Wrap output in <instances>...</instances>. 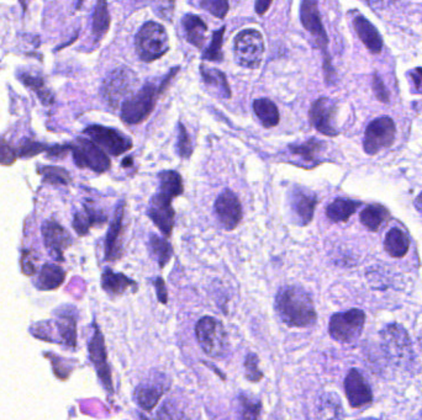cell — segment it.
Here are the masks:
<instances>
[{
	"label": "cell",
	"instance_id": "obj_23",
	"mask_svg": "<svg viewBox=\"0 0 422 420\" xmlns=\"http://www.w3.org/2000/svg\"><path fill=\"white\" fill-rule=\"evenodd\" d=\"M101 288L111 296H120L128 288L137 290V283L124 274H117L110 269H106L101 275Z\"/></svg>",
	"mask_w": 422,
	"mask_h": 420
},
{
	"label": "cell",
	"instance_id": "obj_33",
	"mask_svg": "<svg viewBox=\"0 0 422 420\" xmlns=\"http://www.w3.org/2000/svg\"><path fill=\"white\" fill-rule=\"evenodd\" d=\"M65 280V271L60 266L46 264L40 271L39 288L41 290L57 288Z\"/></svg>",
	"mask_w": 422,
	"mask_h": 420
},
{
	"label": "cell",
	"instance_id": "obj_39",
	"mask_svg": "<svg viewBox=\"0 0 422 420\" xmlns=\"http://www.w3.org/2000/svg\"><path fill=\"white\" fill-rule=\"evenodd\" d=\"M178 153L182 158H189L193 153V144L187 130L184 128L183 123H178Z\"/></svg>",
	"mask_w": 422,
	"mask_h": 420
},
{
	"label": "cell",
	"instance_id": "obj_13",
	"mask_svg": "<svg viewBox=\"0 0 422 420\" xmlns=\"http://www.w3.org/2000/svg\"><path fill=\"white\" fill-rule=\"evenodd\" d=\"M168 387L169 382L166 376L163 374H155L149 380L140 383L133 392V399L142 410L150 412L160 402Z\"/></svg>",
	"mask_w": 422,
	"mask_h": 420
},
{
	"label": "cell",
	"instance_id": "obj_30",
	"mask_svg": "<svg viewBox=\"0 0 422 420\" xmlns=\"http://www.w3.org/2000/svg\"><path fill=\"white\" fill-rule=\"evenodd\" d=\"M106 216L104 213H101L99 211H95L92 207H85L84 212H79L74 217V221H73V227L76 229V232L81 236L87 234L89 231V228L94 225H101V223H106Z\"/></svg>",
	"mask_w": 422,
	"mask_h": 420
},
{
	"label": "cell",
	"instance_id": "obj_24",
	"mask_svg": "<svg viewBox=\"0 0 422 420\" xmlns=\"http://www.w3.org/2000/svg\"><path fill=\"white\" fill-rule=\"evenodd\" d=\"M182 25L189 44L201 50L205 42V35L208 31V26L204 20L198 15L187 14L182 20Z\"/></svg>",
	"mask_w": 422,
	"mask_h": 420
},
{
	"label": "cell",
	"instance_id": "obj_50",
	"mask_svg": "<svg viewBox=\"0 0 422 420\" xmlns=\"http://www.w3.org/2000/svg\"><path fill=\"white\" fill-rule=\"evenodd\" d=\"M272 6V1H263V0H258L255 1V12L258 15H264L266 11L268 10V8Z\"/></svg>",
	"mask_w": 422,
	"mask_h": 420
},
{
	"label": "cell",
	"instance_id": "obj_35",
	"mask_svg": "<svg viewBox=\"0 0 422 420\" xmlns=\"http://www.w3.org/2000/svg\"><path fill=\"white\" fill-rule=\"evenodd\" d=\"M110 26V15L108 11V4L106 1H99L95 8L93 17V35L95 40H100L109 30Z\"/></svg>",
	"mask_w": 422,
	"mask_h": 420
},
{
	"label": "cell",
	"instance_id": "obj_45",
	"mask_svg": "<svg viewBox=\"0 0 422 420\" xmlns=\"http://www.w3.org/2000/svg\"><path fill=\"white\" fill-rule=\"evenodd\" d=\"M373 88H374V93L377 95L378 99L380 100V101L388 103V91H387V89H385V85H384L383 82H382V79L378 77V76H374V79H373Z\"/></svg>",
	"mask_w": 422,
	"mask_h": 420
},
{
	"label": "cell",
	"instance_id": "obj_20",
	"mask_svg": "<svg viewBox=\"0 0 422 420\" xmlns=\"http://www.w3.org/2000/svg\"><path fill=\"white\" fill-rule=\"evenodd\" d=\"M344 391L351 407L353 408H361L372 402V390L364 376L355 369H352L346 376Z\"/></svg>",
	"mask_w": 422,
	"mask_h": 420
},
{
	"label": "cell",
	"instance_id": "obj_2",
	"mask_svg": "<svg viewBox=\"0 0 422 420\" xmlns=\"http://www.w3.org/2000/svg\"><path fill=\"white\" fill-rule=\"evenodd\" d=\"M179 68H173V71L164 78L160 87L155 84L147 83L144 88L140 89L136 94L124 101L121 105V120L128 125H139L146 121L152 111L155 109V103L160 94H162L164 85L172 79Z\"/></svg>",
	"mask_w": 422,
	"mask_h": 420
},
{
	"label": "cell",
	"instance_id": "obj_4",
	"mask_svg": "<svg viewBox=\"0 0 422 420\" xmlns=\"http://www.w3.org/2000/svg\"><path fill=\"white\" fill-rule=\"evenodd\" d=\"M195 337L201 350L210 358H222L228 353V332L221 322L205 315L195 326Z\"/></svg>",
	"mask_w": 422,
	"mask_h": 420
},
{
	"label": "cell",
	"instance_id": "obj_48",
	"mask_svg": "<svg viewBox=\"0 0 422 420\" xmlns=\"http://www.w3.org/2000/svg\"><path fill=\"white\" fill-rule=\"evenodd\" d=\"M22 264L24 272H25V274H28V275H33V272H35V265H33V258H31L30 252H24Z\"/></svg>",
	"mask_w": 422,
	"mask_h": 420
},
{
	"label": "cell",
	"instance_id": "obj_44",
	"mask_svg": "<svg viewBox=\"0 0 422 420\" xmlns=\"http://www.w3.org/2000/svg\"><path fill=\"white\" fill-rule=\"evenodd\" d=\"M46 150V146L44 144L33 142V141H26L25 143L20 147V153L22 157H33V155H39L41 152Z\"/></svg>",
	"mask_w": 422,
	"mask_h": 420
},
{
	"label": "cell",
	"instance_id": "obj_47",
	"mask_svg": "<svg viewBox=\"0 0 422 420\" xmlns=\"http://www.w3.org/2000/svg\"><path fill=\"white\" fill-rule=\"evenodd\" d=\"M155 288L157 290V297L161 304H166L168 302V292H167L166 283L162 277H157L155 282Z\"/></svg>",
	"mask_w": 422,
	"mask_h": 420
},
{
	"label": "cell",
	"instance_id": "obj_10",
	"mask_svg": "<svg viewBox=\"0 0 422 420\" xmlns=\"http://www.w3.org/2000/svg\"><path fill=\"white\" fill-rule=\"evenodd\" d=\"M84 133L90 137L99 148L106 150L109 155L117 157L133 148V141L115 128H104L99 125L88 126Z\"/></svg>",
	"mask_w": 422,
	"mask_h": 420
},
{
	"label": "cell",
	"instance_id": "obj_49",
	"mask_svg": "<svg viewBox=\"0 0 422 420\" xmlns=\"http://www.w3.org/2000/svg\"><path fill=\"white\" fill-rule=\"evenodd\" d=\"M412 80H414V84H415V87H416L417 93H421L422 94V68H416L415 69V72L412 73Z\"/></svg>",
	"mask_w": 422,
	"mask_h": 420
},
{
	"label": "cell",
	"instance_id": "obj_28",
	"mask_svg": "<svg viewBox=\"0 0 422 420\" xmlns=\"http://www.w3.org/2000/svg\"><path fill=\"white\" fill-rule=\"evenodd\" d=\"M200 74H201V78H203V80L206 85H209L211 88H217V90H219V93L225 99L231 98L233 93H231L230 85H228V79L221 71H219L217 68H209L205 64H201L200 66Z\"/></svg>",
	"mask_w": 422,
	"mask_h": 420
},
{
	"label": "cell",
	"instance_id": "obj_9",
	"mask_svg": "<svg viewBox=\"0 0 422 420\" xmlns=\"http://www.w3.org/2000/svg\"><path fill=\"white\" fill-rule=\"evenodd\" d=\"M69 150H72L73 158L79 168H89L99 174L110 168V159L106 152L90 139H78L74 143L69 144Z\"/></svg>",
	"mask_w": 422,
	"mask_h": 420
},
{
	"label": "cell",
	"instance_id": "obj_6",
	"mask_svg": "<svg viewBox=\"0 0 422 420\" xmlns=\"http://www.w3.org/2000/svg\"><path fill=\"white\" fill-rule=\"evenodd\" d=\"M366 323V315L361 310H346L335 313L328 323V333L339 343H351L362 334Z\"/></svg>",
	"mask_w": 422,
	"mask_h": 420
},
{
	"label": "cell",
	"instance_id": "obj_52",
	"mask_svg": "<svg viewBox=\"0 0 422 420\" xmlns=\"http://www.w3.org/2000/svg\"><path fill=\"white\" fill-rule=\"evenodd\" d=\"M419 344H420V347H421L422 349V331L421 334H420V337H419Z\"/></svg>",
	"mask_w": 422,
	"mask_h": 420
},
{
	"label": "cell",
	"instance_id": "obj_36",
	"mask_svg": "<svg viewBox=\"0 0 422 420\" xmlns=\"http://www.w3.org/2000/svg\"><path fill=\"white\" fill-rule=\"evenodd\" d=\"M262 405L258 401L248 396L241 394L239 399V420H258L261 414Z\"/></svg>",
	"mask_w": 422,
	"mask_h": 420
},
{
	"label": "cell",
	"instance_id": "obj_5",
	"mask_svg": "<svg viewBox=\"0 0 422 420\" xmlns=\"http://www.w3.org/2000/svg\"><path fill=\"white\" fill-rule=\"evenodd\" d=\"M264 55L263 36L255 28H246L235 37V57L239 66L255 69Z\"/></svg>",
	"mask_w": 422,
	"mask_h": 420
},
{
	"label": "cell",
	"instance_id": "obj_34",
	"mask_svg": "<svg viewBox=\"0 0 422 420\" xmlns=\"http://www.w3.org/2000/svg\"><path fill=\"white\" fill-rule=\"evenodd\" d=\"M150 249L151 253L158 261L160 268H164L172 258V245L168 243L166 238H161L155 236V234H152L150 238Z\"/></svg>",
	"mask_w": 422,
	"mask_h": 420
},
{
	"label": "cell",
	"instance_id": "obj_21",
	"mask_svg": "<svg viewBox=\"0 0 422 420\" xmlns=\"http://www.w3.org/2000/svg\"><path fill=\"white\" fill-rule=\"evenodd\" d=\"M42 234L46 247L58 258H62L63 250L69 247L71 236L63 227L53 221L44 222Z\"/></svg>",
	"mask_w": 422,
	"mask_h": 420
},
{
	"label": "cell",
	"instance_id": "obj_1",
	"mask_svg": "<svg viewBox=\"0 0 422 420\" xmlns=\"http://www.w3.org/2000/svg\"><path fill=\"white\" fill-rule=\"evenodd\" d=\"M279 318L289 328H309L317 320L315 304L310 295L299 286H284L274 304Z\"/></svg>",
	"mask_w": 422,
	"mask_h": 420
},
{
	"label": "cell",
	"instance_id": "obj_27",
	"mask_svg": "<svg viewBox=\"0 0 422 420\" xmlns=\"http://www.w3.org/2000/svg\"><path fill=\"white\" fill-rule=\"evenodd\" d=\"M253 110H255L257 117L260 119L263 128H276L279 123V120H280L279 111L272 100L267 99V98L255 100Z\"/></svg>",
	"mask_w": 422,
	"mask_h": 420
},
{
	"label": "cell",
	"instance_id": "obj_15",
	"mask_svg": "<svg viewBox=\"0 0 422 420\" xmlns=\"http://www.w3.org/2000/svg\"><path fill=\"white\" fill-rule=\"evenodd\" d=\"M89 355H90L92 362L94 364L95 370H96V374H98L103 386L106 387L108 392L112 394L114 386H112V378H111L110 366L108 364L104 337L96 326H95L94 335L89 342Z\"/></svg>",
	"mask_w": 422,
	"mask_h": 420
},
{
	"label": "cell",
	"instance_id": "obj_46",
	"mask_svg": "<svg viewBox=\"0 0 422 420\" xmlns=\"http://www.w3.org/2000/svg\"><path fill=\"white\" fill-rule=\"evenodd\" d=\"M22 80L24 83L26 84L28 87H31L33 90H36L39 93L40 98L44 100V94H42V90H44V84L42 80L40 78H33L31 76H22Z\"/></svg>",
	"mask_w": 422,
	"mask_h": 420
},
{
	"label": "cell",
	"instance_id": "obj_26",
	"mask_svg": "<svg viewBox=\"0 0 422 420\" xmlns=\"http://www.w3.org/2000/svg\"><path fill=\"white\" fill-rule=\"evenodd\" d=\"M158 180H160L158 194L172 200L183 194V180L179 173L174 170H164L158 174Z\"/></svg>",
	"mask_w": 422,
	"mask_h": 420
},
{
	"label": "cell",
	"instance_id": "obj_32",
	"mask_svg": "<svg viewBox=\"0 0 422 420\" xmlns=\"http://www.w3.org/2000/svg\"><path fill=\"white\" fill-rule=\"evenodd\" d=\"M325 148V143L315 139L306 141L305 143L293 144L289 147L290 153L296 157H300L304 161L314 163L319 159V155Z\"/></svg>",
	"mask_w": 422,
	"mask_h": 420
},
{
	"label": "cell",
	"instance_id": "obj_51",
	"mask_svg": "<svg viewBox=\"0 0 422 420\" xmlns=\"http://www.w3.org/2000/svg\"><path fill=\"white\" fill-rule=\"evenodd\" d=\"M414 205H415V207H416V210L420 211V212L422 213V193L417 196L416 200H415V202H414Z\"/></svg>",
	"mask_w": 422,
	"mask_h": 420
},
{
	"label": "cell",
	"instance_id": "obj_42",
	"mask_svg": "<svg viewBox=\"0 0 422 420\" xmlns=\"http://www.w3.org/2000/svg\"><path fill=\"white\" fill-rule=\"evenodd\" d=\"M158 420H188L184 412L179 410L177 405L171 402H167L161 410L158 412Z\"/></svg>",
	"mask_w": 422,
	"mask_h": 420
},
{
	"label": "cell",
	"instance_id": "obj_22",
	"mask_svg": "<svg viewBox=\"0 0 422 420\" xmlns=\"http://www.w3.org/2000/svg\"><path fill=\"white\" fill-rule=\"evenodd\" d=\"M353 25H355V33L361 39L362 42L366 44V49L373 53H379L383 49V40H382L380 33H378L377 28L373 26L371 21L366 17L358 15L353 20Z\"/></svg>",
	"mask_w": 422,
	"mask_h": 420
},
{
	"label": "cell",
	"instance_id": "obj_53",
	"mask_svg": "<svg viewBox=\"0 0 422 420\" xmlns=\"http://www.w3.org/2000/svg\"><path fill=\"white\" fill-rule=\"evenodd\" d=\"M417 420H422V412L421 414L419 415V418H417Z\"/></svg>",
	"mask_w": 422,
	"mask_h": 420
},
{
	"label": "cell",
	"instance_id": "obj_12",
	"mask_svg": "<svg viewBox=\"0 0 422 420\" xmlns=\"http://www.w3.org/2000/svg\"><path fill=\"white\" fill-rule=\"evenodd\" d=\"M336 101L330 98H320L311 105L309 111L311 125L322 134L335 137L339 134V130L336 128Z\"/></svg>",
	"mask_w": 422,
	"mask_h": 420
},
{
	"label": "cell",
	"instance_id": "obj_41",
	"mask_svg": "<svg viewBox=\"0 0 422 420\" xmlns=\"http://www.w3.org/2000/svg\"><path fill=\"white\" fill-rule=\"evenodd\" d=\"M200 6L219 19L226 17L230 9V4L226 0H203L200 1Z\"/></svg>",
	"mask_w": 422,
	"mask_h": 420
},
{
	"label": "cell",
	"instance_id": "obj_11",
	"mask_svg": "<svg viewBox=\"0 0 422 420\" xmlns=\"http://www.w3.org/2000/svg\"><path fill=\"white\" fill-rule=\"evenodd\" d=\"M396 128L389 116L378 117L368 125L363 142L366 155H377L379 150L390 147L394 142Z\"/></svg>",
	"mask_w": 422,
	"mask_h": 420
},
{
	"label": "cell",
	"instance_id": "obj_40",
	"mask_svg": "<svg viewBox=\"0 0 422 420\" xmlns=\"http://www.w3.org/2000/svg\"><path fill=\"white\" fill-rule=\"evenodd\" d=\"M260 360L255 353H248L244 360V369H246V377L251 382L261 381L263 374L260 370Z\"/></svg>",
	"mask_w": 422,
	"mask_h": 420
},
{
	"label": "cell",
	"instance_id": "obj_8",
	"mask_svg": "<svg viewBox=\"0 0 422 420\" xmlns=\"http://www.w3.org/2000/svg\"><path fill=\"white\" fill-rule=\"evenodd\" d=\"M384 353L395 365L404 366L412 359L410 338L399 324H390L382 332Z\"/></svg>",
	"mask_w": 422,
	"mask_h": 420
},
{
	"label": "cell",
	"instance_id": "obj_54",
	"mask_svg": "<svg viewBox=\"0 0 422 420\" xmlns=\"http://www.w3.org/2000/svg\"><path fill=\"white\" fill-rule=\"evenodd\" d=\"M366 420H377V419H366Z\"/></svg>",
	"mask_w": 422,
	"mask_h": 420
},
{
	"label": "cell",
	"instance_id": "obj_3",
	"mask_svg": "<svg viewBox=\"0 0 422 420\" xmlns=\"http://www.w3.org/2000/svg\"><path fill=\"white\" fill-rule=\"evenodd\" d=\"M135 47L144 62H153L169 51L166 28L155 21H147L135 37Z\"/></svg>",
	"mask_w": 422,
	"mask_h": 420
},
{
	"label": "cell",
	"instance_id": "obj_37",
	"mask_svg": "<svg viewBox=\"0 0 422 420\" xmlns=\"http://www.w3.org/2000/svg\"><path fill=\"white\" fill-rule=\"evenodd\" d=\"M225 30H226V28L222 26L221 28H219V30L212 33V39H211L210 44L208 46V49L203 53V60L214 62L222 61L223 55H222L221 49Z\"/></svg>",
	"mask_w": 422,
	"mask_h": 420
},
{
	"label": "cell",
	"instance_id": "obj_16",
	"mask_svg": "<svg viewBox=\"0 0 422 420\" xmlns=\"http://www.w3.org/2000/svg\"><path fill=\"white\" fill-rule=\"evenodd\" d=\"M147 215L155 226L160 228L164 237H171L174 227V216H176L172 207V199H168L166 196L157 193L151 199Z\"/></svg>",
	"mask_w": 422,
	"mask_h": 420
},
{
	"label": "cell",
	"instance_id": "obj_38",
	"mask_svg": "<svg viewBox=\"0 0 422 420\" xmlns=\"http://www.w3.org/2000/svg\"><path fill=\"white\" fill-rule=\"evenodd\" d=\"M40 174L44 177V182L55 185H66L71 182L69 173L60 166H41Z\"/></svg>",
	"mask_w": 422,
	"mask_h": 420
},
{
	"label": "cell",
	"instance_id": "obj_7",
	"mask_svg": "<svg viewBox=\"0 0 422 420\" xmlns=\"http://www.w3.org/2000/svg\"><path fill=\"white\" fill-rule=\"evenodd\" d=\"M139 84V78L130 68H117L106 77L103 84V95L110 106L119 105L133 95V89ZM122 101V103H124Z\"/></svg>",
	"mask_w": 422,
	"mask_h": 420
},
{
	"label": "cell",
	"instance_id": "obj_43",
	"mask_svg": "<svg viewBox=\"0 0 422 420\" xmlns=\"http://www.w3.org/2000/svg\"><path fill=\"white\" fill-rule=\"evenodd\" d=\"M17 152L4 139H0V164L11 166L17 159Z\"/></svg>",
	"mask_w": 422,
	"mask_h": 420
},
{
	"label": "cell",
	"instance_id": "obj_14",
	"mask_svg": "<svg viewBox=\"0 0 422 420\" xmlns=\"http://www.w3.org/2000/svg\"><path fill=\"white\" fill-rule=\"evenodd\" d=\"M289 205L296 223L307 226L312 221L317 205L316 195L307 189L295 186L289 191Z\"/></svg>",
	"mask_w": 422,
	"mask_h": 420
},
{
	"label": "cell",
	"instance_id": "obj_18",
	"mask_svg": "<svg viewBox=\"0 0 422 420\" xmlns=\"http://www.w3.org/2000/svg\"><path fill=\"white\" fill-rule=\"evenodd\" d=\"M300 19L303 26L312 35L317 44L321 47V50L326 53L328 50V39L325 28L322 25L320 11L317 8L316 1L305 0L301 3L300 6Z\"/></svg>",
	"mask_w": 422,
	"mask_h": 420
},
{
	"label": "cell",
	"instance_id": "obj_17",
	"mask_svg": "<svg viewBox=\"0 0 422 420\" xmlns=\"http://www.w3.org/2000/svg\"><path fill=\"white\" fill-rule=\"evenodd\" d=\"M215 212L219 221L228 231L235 229L242 220V206L239 198L231 190H225L217 198Z\"/></svg>",
	"mask_w": 422,
	"mask_h": 420
},
{
	"label": "cell",
	"instance_id": "obj_29",
	"mask_svg": "<svg viewBox=\"0 0 422 420\" xmlns=\"http://www.w3.org/2000/svg\"><path fill=\"white\" fill-rule=\"evenodd\" d=\"M360 205V202L352 200L336 199L328 206L326 215L332 222L347 221Z\"/></svg>",
	"mask_w": 422,
	"mask_h": 420
},
{
	"label": "cell",
	"instance_id": "obj_19",
	"mask_svg": "<svg viewBox=\"0 0 422 420\" xmlns=\"http://www.w3.org/2000/svg\"><path fill=\"white\" fill-rule=\"evenodd\" d=\"M124 217H125V201L122 200L114 212L109 231L106 233V260L115 261L122 255V236H124Z\"/></svg>",
	"mask_w": 422,
	"mask_h": 420
},
{
	"label": "cell",
	"instance_id": "obj_25",
	"mask_svg": "<svg viewBox=\"0 0 422 420\" xmlns=\"http://www.w3.org/2000/svg\"><path fill=\"white\" fill-rule=\"evenodd\" d=\"M409 247H410V240L403 229L395 227L387 233L384 240V248L390 256L393 258L405 256Z\"/></svg>",
	"mask_w": 422,
	"mask_h": 420
},
{
	"label": "cell",
	"instance_id": "obj_31",
	"mask_svg": "<svg viewBox=\"0 0 422 420\" xmlns=\"http://www.w3.org/2000/svg\"><path fill=\"white\" fill-rule=\"evenodd\" d=\"M389 220V212L384 206L369 205L361 212V222L369 231H378Z\"/></svg>",
	"mask_w": 422,
	"mask_h": 420
}]
</instances>
